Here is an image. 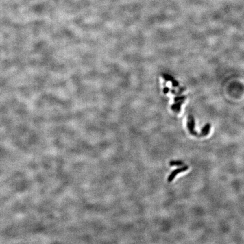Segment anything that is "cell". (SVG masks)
I'll list each match as a JSON object with an SVG mask.
<instances>
[{
    "label": "cell",
    "mask_w": 244,
    "mask_h": 244,
    "mask_svg": "<svg viewBox=\"0 0 244 244\" xmlns=\"http://www.w3.org/2000/svg\"><path fill=\"white\" fill-rule=\"evenodd\" d=\"M187 126H188V128L189 130V131L191 134L195 135V136L198 135L197 132L195 130V120L194 117L192 115H189L188 117Z\"/></svg>",
    "instance_id": "obj_1"
},
{
    "label": "cell",
    "mask_w": 244,
    "mask_h": 244,
    "mask_svg": "<svg viewBox=\"0 0 244 244\" xmlns=\"http://www.w3.org/2000/svg\"><path fill=\"white\" fill-rule=\"evenodd\" d=\"M184 163L181 160H172L170 162V165L171 166H182L183 165Z\"/></svg>",
    "instance_id": "obj_4"
},
{
    "label": "cell",
    "mask_w": 244,
    "mask_h": 244,
    "mask_svg": "<svg viewBox=\"0 0 244 244\" xmlns=\"http://www.w3.org/2000/svg\"><path fill=\"white\" fill-rule=\"evenodd\" d=\"M188 169H189V167H188V166H183L182 167H180V168H179V169H177L173 170V171L171 172V174L169 175V178L167 179L168 182H172L173 180L175 179V178L176 177V176L177 175H178L180 173H182V172H185V171L188 170Z\"/></svg>",
    "instance_id": "obj_2"
},
{
    "label": "cell",
    "mask_w": 244,
    "mask_h": 244,
    "mask_svg": "<svg viewBox=\"0 0 244 244\" xmlns=\"http://www.w3.org/2000/svg\"><path fill=\"white\" fill-rule=\"evenodd\" d=\"M211 128V124L210 123H207L202 129L201 132V136H206L210 132V130Z\"/></svg>",
    "instance_id": "obj_3"
}]
</instances>
